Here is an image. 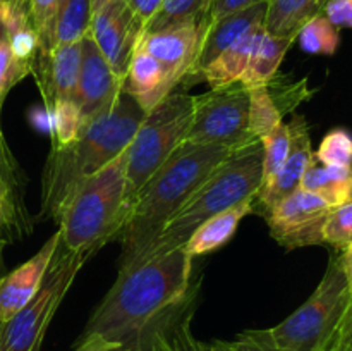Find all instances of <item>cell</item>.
<instances>
[{
  "instance_id": "obj_1",
  "label": "cell",
  "mask_w": 352,
  "mask_h": 351,
  "mask_svg": "<svg viewBox=\"0 0 352 351\" xmlns=\"http://www.w3.org/2000/svg\"><path fill=\"white\" fill-rule=\"evenodd\" d=\"M191 272L192 258L182 246L119 270L81 337L98 334L117 351H148L151 336L188 308Z\"/></svg>"
},
{
  "instance_id": "obj_2",
  "label": "cell",
  "mask_w": 352,
  "mask_h": 351,
  "mask_svg": "<svg viewBox=\"0 0 352 351\" xmlns=\"http://www.w3.org/2000/svg\"><path fill=\"white\" fill-rule=\"evenodd\" d=\"M236 150L217 145L181 143L151 174L133 203L129 220L120 233L119 270H124L158 236L186 200Z\"/></svg>"
},
{
  "instance_id": "obj_3",
  "label": "cell",
  "mask_w": 352,
  "mask_h": 351,
  "mask_svg": "<svg viewBox=\"0 0 352 351\" xmlns=\"http://www.w3.org/2000/svg\"><path fill=\"white\" fill-rule=\"evenodd\" d=\"M146 112L127 93L120 92L107 112L86 124L74 143L52 145L41 182L43 215L58 220L78 186L127 150Z\"/></svg>"
},
{
  "instance_id": "obj_4",
  "label": "cell",
  "mask_w": 352,
  "mask_h": 351,
  "mask_svg": "<svg viewBox=\"0 0 352 351\" xmlns=\"http://www.w3.org/2000/svg\"><path fill=\"white\" fill-rule=\"evenodd\" d=\"M261 182H263V147L258 140L236 150L222 165H219L210 174V178L186 200L184 205L167 220L158 236L141 251L133 265L181 248L210 217L223 212L236 203L256 196Z\"/></svg>"
},
{
  "instance_id": "obj_5",
  "label": "cell",
  "mask_w": 352,
  "mask_h": 351,
  "mask_svg": "<svg viewBox=\"0 0 352 351\" xmlns=\"http://www.w3.org/2000/svg\"><path fill=\"white\" fill-rule=\"evenodd\" d=\"M133 205L126 193V151L78 186L58 217L60 243L95 255L120 236Z\"/></svg>"
},
{
  "instance_id": "obj_6",
  "label": "cell",
  "mask_w": 352,
  "mask_h": 351,
  "mask_svg": "<svg viewBox=\"0 0 352 351\" xmlns=\"http://www.w3.org/2000/svg\"><path fill=\"white\" fill-rule=\"evenodd\" d=\"M351 301L342 265L332 257L313 295L265 334L280 351H333Z\"/></svg>"
},
{
  "instance_id": "obj_7",
  "label": "cell",
  "mask_w": 352,
  "mask_h": 351,
  "mask_svg": "<svg viewBox=\"0 0 352 351\" xmlns=\"http://www.w3.org/2000/svg\"><path fill=\"white\" fill-rule=\"evenodd\" d=\"M195 114V96L170 93L146 112L126 150V193L131 205L155 171L184 141Z\"/></svg>"
},
{
  "instance_id": "obj_8",
  "label": "cell",
  "mask_w": 352,
  "mask_h": 351,
  "mask_svg": "<svg viewBox=\"0 0 352 351\" xmlns=\"http://www.w3.org/2000/svg\"><path fill=\"white\" fill-rule=\"evenodd\" d=\"M91 255L71 251L58 241L36 295L0 329L2 351H40L48 326L85 262Z\"/></svg>"
},
{
  "instance_id": "obj_9",
  "label": "cell",
  "mask_w": 352,
  "mask_h": 351,
  "mask_svg": "<svg viewBox=\"0 0 352 351\" xmlns=\"http://www.w3.org/2000/svg\"><path fill=\"white\" fill-rule=\"evenodd\" d=\"M258 141L250 131V92L239 81L195 96V114L182 143L239 150Z\"/></svg>"
},
{
  "instance_id": "obj_10",
  "label": "cell",
  "mask_w": 352,
  "mask_h": 351,
  "mask_svg": "<svg viewBox=\"0 0 352 351\" xmlns=\"http://www.w3.org/2000/svg\"><path fill=\"white\" fill-rule=\"evenodd\" d=\"M333 206L313 193L298 189L285 196L270 212L265 213L270 236L285 250L318 246L323 241V227Z\"/></svg>"
},
{
  "instance_id": "obj_11",
  "label": "cell",
  "mask_w": 352,
  "mask_h": 351,
  "mask_svg": "<svg viewBox=\"0 0 352 351\" xmlns=\"http://www.w3.org/2000/svg\"><path fill=\"white\" fill-rule=\"evenodd\" d=\"M141 33L143 26L126 0H105L93 10L88 34L120 79H124Z\"/></svg>"
},
{
  "instance_id": "obj_12",
  "label": "cell",
  "mask_w": 352,
  "mask_h": 351,
  "mask_svg": "<svg viewBox=\"0 0 352 351\" xmlns=\"http://www.w3.org/2000/svg\"><path fill=\"white\" fill-rule=\"evenodd\" d=\"M81 71L74 102L79 105L82 119L88 124L113 105L119 93L122 92V79L112 71L88 33L81 40Z\"/></svg>"
},
{
  "instance_id": "obj_13",
  "label": "cell",
  "mask_w": 352,
  "mask_h": 351,
  "mask_svg": "<svg viewBox=\"0 0 352 351\" xmlns=\"http://www.w3.org/2000/svg\"><path fill=\"white\" fill-rule=\"evenodd\" d=\"M203 33V17L198 21L174 24L160 31H143L138 40V48L157 58L175 83H182L191 71L198 54Z\"/></svg>"
},
{
  "instance_id": "obj_14",
  "label": "cell",
  "mask_w": 352,
  "mask_h": 351,
  "mask_svg": "<svg viewBox=\"0 0 352 351\" xmlns=\"http://www.w3.org/2000/svg\"><path fill=\"white\" fill-rule=\"evenodd\" d=\"M289 131H291V148H289L287 158L278 169L277 174L260 186L256 196H254V206L258 205V209L263 213L270 212L285 196L298 191L302 176L315 162L309 127L305 117H292V120L289 123Z\"/></svg>"
},
{
  "instance_id": "obj_15",
  "label": "cell",
  "mask_w": 352,
  "mask_h": 351,
  "mask_svg": "<svg viewBox=\"0 0 352 351\" xmlns=\"http://www.w3.org/2000/svg\"><path fill=\"white\" fill-rule=\"evenodd\" d=\"M265 14H267V2H261L212 21V23H206L203 19V33L198 54L192 62L191 71L182 83H189V79H199L201 71L213 58L219 57L223 50L232 47L248 33L263 26Z\"/></svg>"
},
{
  "instance_id": "obj_16",
  "label": "cell",
  "mask_w": 352,
  "mask_h": 351,
  "mask_svg": "<svg viewBox=\"0 0 352 351\" xmlns=\"http://www.w3.org/2000/svg\"><path fill=\"white\" fill-rule=\"evenodd\" d=\"M58 241H60V233L57 231L38 250L36 255L0 279V322H7L36 295L57 250Z\"/></svg>"
},
{
  "instance_id": "obj_17",
  "label": "cell",
  "mask_w": 352,
  "mask_h": 351,
  "mask_svg": "<svg viewBox=\"0 0 352 351\" xmlns=\"http://www.w3.org/2000/svg\"><path fill=\"white\" fill-rule=\"evenodd\" d=\"M82 45L81 41L54 48L48 55H38L33 74L43 93L45 105L50 109L54 100L72 98L78 89L81 71Z\"/></svg>"
},
{
  "instance_id": "obj_18",
  "label": "cell",
  "mask_w": 352,
  "mask_h": 351,
  "mask_svg": "<svg viewBox=\"0 0 352 351\" xmlns=\"http://www.w3.org/2000/svg\"><path fill=\"white\" fill-rule=\"evenodd\" d=\"M177 83L168 76L164 65L143 48H134L122 79V92L127 93L144 112L172 93Z\"/></svg>"
},
{
  "instance_id": "obj_19",
  "label": "cell",
  "mask_w": 352,
  "mask_h": 351,
  "mask_svg": "<svg viewBox=\"0 0 352 351\" xmlns=\"http://www.w3.org/2000/svg\"><path fill=\"white\" fill-rule=\"evenodd\" d=\"M254 212V196L248 198L244 202L236 203L229 206L223 212L210 217L206 222H203L195 233L189 236V240L182 244L186 253L191 258L199 257V255L212 253L219 250L223 244L229 243L232 236L236 234L239 222Z\"/></svg>"
},
{
  "instance_id": "obj_20",
  "label": "cell",
  "mask_w": 352,
  "mask_h": 351,
  "mask_svg": "<svg viewBox=\"0 0 352 351\" xmlns=\"http://www.w3.org/2000/svg\"><path fill=\"white\" fill-rule=\"evenodd\" d=\"M294 41V36H274L263 28L258 34L250 62L239 79L241 85L246 88L268 85L277 76L278 65L282 64V58L285 57Z\"/></svg>"
},
{
  "instance_id": "obj_21",
  "label": "cell",
  "mask_w": 352,
  "mask_h": 351,
  "mask_svg": "<svg viewBox=\"0 0 352 351\" xmlns=\"http://www.w3.org/2000/svg\"><path fill=\"white\" fill-rule=\"evenodd\" d=\"M329 0H267L263 28L274 36L298 38L311 17L323 14Z\"/></svg>"
},
{
  "instance_id": "obj_22",
  "label": "cell",
  "mask_w": 352,
  "mask_h": 351,
  "mask_svg": "<svg viewBox=\"0 0 352 351\" xmlns=\"http://www.w3.org/2000/svg\"><path fill=\"white\" fill-rule=\"evenodd\" d=\"M263 30V26L256 28L254 31L248 33L246 36L241 38L239 41L223 50L217 58H213L208 65L199 74V81H206L212 89L229 86L237 83L250 62L251 52H253L254 43L258 40V34Z\"/></svg>"
},
{
  "instance_id": "obj_23",
  "label": "cell",
  "mask_w": 352,
  "mask_h": 351,
  "mask_svg": "<svg viewBox=\"0 0 352 351\" xmlns=\"http://www.w3.org/2000/svg\"><path fill=\"white\" fill-rule=\"evenodd\" d=\"M299 189L313 193L325 200L329 205L339 206L352 198V165L336 167L313 162L302 176Z\"/></svg>"
},
{
  "instance_id": "obj_24",
  "label": "cell",
  "mask_w": 352,
  "mask_h": 351,
  "mask_svg": "<svg viewBox=\"0 0 352 351\" xmlns=\"http://www.w3.org/2000/svg\"><path fill=\"white\" fill-rule=\"evenodd\" d=\"M91 17L93 0H60L52 26V50L81 41L89 31Z\"/></svg>"
},
{
  "instance_id": "obj_25",
  "label": "cell",
  "mask_w": 352,
  "mask_h": 351,
  "mask_svg": "<svg viewBox=\"0 0 352 351\" xmlns=\"http://www.w3.org/2000/svg\"><path fill=\"white\" fill-rule=\"evenodd\" d=\"M296 40H299L306 54L333 55L340 45V31L327 19L325 14H318L299 30Z\"/></svg>"
},
{
  "instance_id": "obj_26",
  "label": "cell",
  "mask_w": 352,
  "mask_h": 351,
  "mask_svg": "<svg viewBox=\"0 0 352 351\" xmlns=\"http://www.w3.org/2000/svg\"><path fill=\"white\" fill-rule=\"evenodd\" d=\"M248 92H250V131L254 138L261 140L284 123L282 120L284 116L278 110L267 85L248 88Z\"/></svg>"
},
{
  "instance_id": "obj_27",
  "label": "cell",
  "mask_w": 352,
  "mask_h": 351,
  "mask_svg": "<svg viewBox=\"0 0 352 351\" xmlns=\"http://www.w3.org/2000/svg\"><path fill=\"white\" fill-rule=\"evenodd\" d=\"M54 117V147H67L81 136L86 127L81 109L72 98H57L50 107Z\"/></svg>"
},
{
  "instance_id": "obj_28",
  "label": "cell",
  "mask_w": 352,
  "mask_h": 351,
  "mask_svg": "<svg viewBox=\"0 0 352 351\" xmlns=\"http://www.w3.org/2000/svg\"><path fill=\"white\" fill-rule=\"evenodd\" d=\"M208 2L210 0H164L144 31L151 33V31H160L174 24L201 19L208 9Z\"/></svg>"
},
{
  "instance_id": "obj_29",
  "label": "cell",
  "mask_w": 352,
  "mask_h": 351,
  "mask_svg": "<svg viewBox=\"0 0 352 351\" xmlns=\"http://www.w3.org/2000/svg\"><path fill=\"white\" fill-rule=\"evenodd\" d=\"M316 162L322 165L351 167L352 165V136L344 127L329 131L315 151Z\"/></svg>"
},
{
  "instance_id": "obj_30",
  "label": "cell",
  "mask_w": 352,
  "mask_h": 351,
  "mask_svg": "<svg viewBox=\"0 0 352 351\" xmlns=\"http://www.w3.org/2000/svg\"><path fill=\"white\" fill-rule=\"evenodd\" d=\"M261 147H263V182L274 178L282 167L289 155L291 148V131L289 124L282 123L280 126L265 138H261ZM261 182V184H263Z\"/></svg>"
},
{
  "instance_id": "obj_31",
  "label": "cell",
  "mask_w": 352,
  "mask_h": 351,
  "mask_svg": "<svg viewBox=\"0 0 352 351\" xmlns=\"http://www.w3.org/2000/svg\"><path fill=\"white\" fill-rule=\"evenodd\" d=\"M268 92L274 96L278 110L282 116L292 112L299 103L306 102L313 96V89H309L308 79H299V81H285V78L275 76L267 85Z\"/></svg>"
},
{
  "instance_id": "obj_32",
  "label": "cell",
  "mask_w": 352,
  "mask_h": 351,
  "mask_svg": "<svg viewBox=\"0 0 352 351\" xmlns=\"http://www.w3.org/2000/svg\"><path fill=\"white\" fill-rule=\"evenodd\" d=\"M323 241L339 250H346L352 244V198L333 206L323 227Z\"/></svg>"
},
{
  "instance_id": "obj_33",
  "label": "cell",
  "mask_w": 352,
  "mask_h": 351,
  "mask_svg": "<svg viewBox=\"0 0 352 351\" xmlns=\"http://www.w3.org/2000/svg\"><path fill=\"white\" fill-rule=\"evenodd\" d=\"M58 2L60 0H28V14L40 38V55H48L52 50V26Z\"/></svg>"
},
{
  "instance_id": "obj_34",
  "label": "cell",
  "mask_w": 352,
  "mask_h": 351,
  "mask_svg": "<svg viewBox=\"0 0 352 351\" xmlns=\"http://www.w3.org/2000/svg\"><path fill=\"white\" fill-rule=\"evenodd\" d=\"M7 41H9L10 52H12L17 61L31 65L33 69L36 67L38 55H40V38H38L33 24L26 23L10 31L7 34Z\"/></svg>"
},
{
  "instance_id": "obj_35",
  "label": "cell",
  "mask_w": 352,
  "mask_h": 351,
  "mask_svg": "<svg viewBox=\"0 0 352 351\" xmlns=\"http://www.w3.org/2000/svg\"><path fill=\"white\" fill-rule=\"evenodd\" d=\"M33 72L34 69L31 65L23 64L14 57L7 38L0 41V110H2L3 100H6L10 88Z\"/></svg>"
},
{
  "instance_id": "obj_36",
  "label": "cell",
  "mask_w": 352,
  "mask_h": 351,
  "mask_svg": "<svg viewBox=\"0 0 352 351\" xmlns=\"http://www.w3.org/2000/svg\"><path fill=\"white\" fill-rule=\"evenodd\" d=\"M170 343L174 344L177 351H208L206 344H201L192 337L191 329H189V317L174 320L167 329L164 330Z\"/></svg>"
},
{
  "instance_id": "obj_37",
  "label": "cell",
  "mask_w": 352,
  "mask_h": 351,
  "mask_svg": "<svg viewBox=\"0 0 352 351\" xmlns=\"http://www.w3.org/2000/svg\"><path fill=\"white\" fill-rule=\"evenodd\" d=\"M230 351H280L265 334V329L244 330L236 341H227Z\"/></svg>"
},
{
  "instance_id": "obj_38",
  "label": "cell",
  "mask_w": 352,
  "mask_h": 351,
  "mask_svg": "<svg viewBox=\"0 0 352 351\" xmlns=\"http://www.w3.org/2000/svg\"><path fill=\"white\" fill-rule=\"evenodd\" d=\"M7 150L0 153V227L9 224L14 217L12 191L7 178Z\"/></svg>"
},
{
  "instance_id": "obj_39",
  "label": "cell",
  "mask_w": 352,
  "mask_h": 351,
  "mask_svg": "<svg viewBox=\"0 0 352 351\" xmlns=\"http://www.w3.org/2000/svg\"><path fill=\"white\" fill-rule=\"evenodd\" d=\"M261 2H267V0H210L208 9H206V14L203 19L206 23H212V21H217L220 17L229 16V14L248 9V7L256 6V3Z\"/></svg>"
},
{
  "instance_id": "obj_40",
  "label": "cell",
  "mask_w": 352,
  "mask_h": 351,
  "mask_svg": "<svg viewBox=\"0 0 352 351\" xmlns=\"http://www.w3.org/2000/svg\"><path fill=\"white\" fill-rule=\"evenodd\" d=\"M323 14L336 28H352V0H329Z\"/></svg>"
},
{
  "instance_id": "obj_41",
  "label": "cell",
  "mask_w": 352,
  "mask_h": 351,
  "mask_svg": "<svg viewBox=\"0 0 352 351\" xmlns=\"http://www.w3.org/2000/svg\"><path fill=\"white\" fill-rule=\"evenodd\" d=\"M162 2H164V0H126L129 9L133 10L136 19L140 21L141 26H143V31L144 28L148 26V23L153 19L155 14L158 12Z\"/></svg>"
},
{
  "instance_id": "obj_42",
  "label": "cell",
  "mask_w": 352,
  "mask_h": 351,
  "mask_svg": "<svg viewBox=\"0 0 352 351\" xmlns=\"http://www.w3.org/2000/svg\"><path fill=\"white\" fill-rule=\"evenodd\" d=\"M28 120H30V124L38 133L48 134L50 138L54 136V117H52V110L47 105L30 109Z\"/></svg>"
},
{
  "instance_id": "obj_43",
  "label": "cell",
  "mask_w": 352,
  "mask_h": 351,
  "mask_svg": "<svg viewBox=\"0 0 352 351\" xmlns=\"http://www.w3.org/2000/svg\"><path fill=\"white\" fill-rule=\"evenodd\" d=\"M74 351H117V346L110 341H105L98 334H89L79 339Z\"/></svg>"
},
{
  "instance_id": "obj_44",
  "label": "cell",
  "mask_w": 352,
  "mask_h": 351,
  "mask_svg": "<svg viewBox=\"0 0 352 351\" xmlns=\"http://www.w3.org/2000/svg\"><path fill=\"white\" fill-rule=\"evenodd\" d=\"M352 351V301L349 310H347V315L344 319L342 329H340L339 339H337V346L333 351Z\"/></svg>"
},
{
  "instance_id": "obj_45",
  "label": "cell",
  "mask_w": 352,
  "mask_h": 351,
  "mask_svg": "<svg viewBox=\"0 0 352 351\" xmlns=\"http://www.w3.org/2000/svg\"><path fill=\"white\" fill-rule=\"evenodd\" d=\"M148 351H177V350H175V346L170 343V339H168L167 334H165L164 330H157V332L151 336Z\"/></svg>"
},
{
  "instance_id": "obj_46",
  "label": "cell",
  "mask_w": 352,
  "mask_h": 351,
  "mask_svg": "<svg viewBox=\"0 0 352 351\" xmlns=\"http://www.w3.org/2000/svg\"><path fill=\"white\" fill-rule=\"evenodd\" d=\"M339 260L344 268V274H346L347 284H349L351 295H352V244H349L346 250H342V255L339 257Z\"/></svg>"
},
{
  "instance_id": "obj_47",
  "label": "cell",
  "mask_w": 352,
  "mask_h": 351,
  "mask_svg": "<svg viewBox=\"0 0 352 351\" xmlns=\"http://www.w3.org/2000/svg\"><path fill=\"white\" fill-rule=\"evenodd\" d=\"M208 351H230V348L227 341H215V343L210 344Z\"/></svg>"
},
{
  "instance_id": "obj_48",
  "label": "cell",
  "mask_w": 352,
  "mask_h": 351,
  "mask_svg": "<svg viewBox=\"0 0 352 351\" xmlns=\"http://www.w3.org/2000/svg\"><path fill=\"white\" fill-rule=\"evenodd\" d=\"M7 38V31H6V26H3V23L0 21V41H3Z\"/></svg>"
},
{
  "instance_id": "obj_49",
  "label": "cell",
  "mask_w": 352,
  "mask_h": 351,
  "mask_svg": "<svg viewBox=\"0 0 352 351\" xmlns=\"http://www.w3.org/2000/svg\"><path fill=\"white\" fill-rule=\"evenodd\" d=\"M14 6H19V7H24V9H28V0H12Z\"/></svg>"
},
{
  "instance_id": "obj_50",
  "label": "cell",
  "mask_w": 352,
  "mask_h": 351,
  "mask_svg": "<svg viewBox=\"0 0 352 351\" xmlns=\"http://www.w3.org/2000/svg\"><path fill=\"white\" fill-rule=\"evenodd\" d=\"M6 150V143H3V136H2V131H0V153Z\"/></svg>"
},
{
  "instance_id": "obj_51",
  "label": "cell",
  "mask_w": 352,
  "mask_h": 351,
  "mask_svg": "<svg viewBox=\"0 0 352 351\" xmlns=\"http://www.w3.org/2000/svg\"><path fill=\"white\" fill-rule=\"evenodd\" d=\"M103 2H105V0H93V10H95L96 7H98L100 3H103Z\"/></svg>"
},
{
  "instance_id": "obj_52",
  "label": "cell",
  "mask_w": 352,
  "mask_h": 351,
  "mask_svg": "<svg viewBox=\"0 0 352 351\" xmlns=\"http://www.w3.org/2000/svg\"><path fill=\"white\" fill-rule=\"evenodd\" d=\"M2 248H3V241L0 240V255H2Z\"/></svg>"
},
{
  "instance_id": "obj_53",
  "label": "cell",
  "mask_w": 352,
  "mask_h": 351,
  "mask_svg": "<svg viewBox=\"0 0 352 351\" xmlns=\"http://www.w3.org/2000/svg\"><path fill=\"white\" fill-rule=\"evenodd\" d=\"M0 2H10V3H12V0H0Z\"/></svg>"
},
{
  "instance_id": "obj_54",
  "label": "cell",
  "mask_w": 352,
  "mask_h": 351,
  "mask_svg": "<svg viewBox=\"0 0 352 351\" xmlns=\"http://www.w3.org/2000/svg\"><path fill=\"white\" fill-rule=\"evenodd\" d=\"M0 329H2V322H0ZM0 351H2V346H0Z\"/></svg>"
},
{
  "instance_id": "obj_55",
  "label": "cell",
  "mask_w": 352,
  "mask_h": 351,
  "mask_svg": "<svg viewBox=\"0 0 352 351\" xmlns=\"http://www.w3.org/2000/svg\"><path fill=\"white\" fill-rule=\"evenodd\" d=\"M339 351H344V350H339Z\"/></svg>"
}]
</instances>
